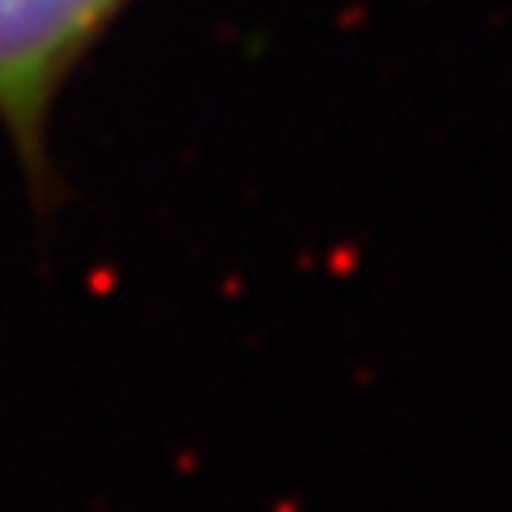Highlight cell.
I'll use <instances>...</instances> for the list:
<instances>
[{"label":"cell","mask_w":512,"mask_h":512,"mask_svg":"<svg viewBox=\"0 0 512 512\" xmlns=\"http://www.w3.org/2000/svg\"><path fill=\"white\" fill-rule=\"evenodd\" d=\"M128 0H0V116L35 141L60 86Z\"/></svg>","instance_id":"1"}]
</instances>
